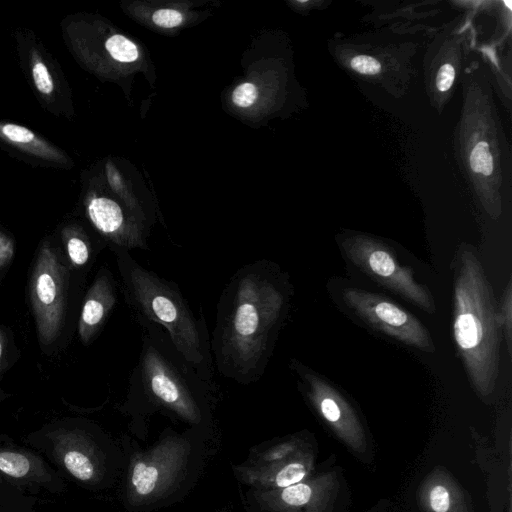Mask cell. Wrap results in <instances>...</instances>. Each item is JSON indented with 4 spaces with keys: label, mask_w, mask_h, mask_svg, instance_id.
I'll use <instances>...</instances> for the list:
<instances>
[{
    "label": "cell",
    "mask_w": 512,
    "mask_h": 512,
    "mask_svg": "<svg viewBox=\"0 0 512 512\" xmlns=\"http://www.w3.org/2000/svg\"><path fill=\"white\" fill-rule=\"evenodd\" d=\"M289 285L277 264L240 267L222 290L210 338L213 365L237 384L261 379L288 310Z\"/></svg>",
    "instance_id": "1"
},
{
    "label": "cell",
    "mask_w": 512,
    "mask_h": 512,
    "mask_svg": "<svg viewBox=\"0 0 512 512\" xmlns=\"http://www.w3.org/2000/svg\"><path fill=\"white\" fill-rule=\"evenodd\" d=\"M452 269L454 340L473 389L488 400L499 375L501 328L497 303L474 248H458Z\"/></svg>",
    "instance_id": "2"
},
{
    "label": "cell",
    "mask_w": 512,
    "mask_h": 512,
    "mask_svg": "<svg viewBox=\"0 0 512 512\" xmlns=\"http://www.w3.org/2000/svg\"><path fill=\"white\" fill-rule=\"evenodd\" d=\"M112 250L122 292L134 320L162 327L185 360L205 381L213 384V360L204 317L196 318L176 283L140 265L129 251Z\"/></svg>",
    "instance_id": "3"
},
{
    "label": "cell",
    "mask_w": 512,
    "mask_h": 512,
    "mask_svg": "<svg viewBox=\"0 0 512 512\" xmlns=\"http://www.w3.org/2000/svg\"><path fill=\"white\" fill-rule=\"evenodd\" d=\"M137 323L142 327L141 348L128 380L129 402L163 409L190 425L201 424L212 384L185 360L162 327Z\"/></svg>",
    "instance_id": "4"
},
{
    "label": "cell",
    "mask_w": 512,
    "mask_h": 512,
    "mask_svg": "<svg viewBox=\"0 0 512 512\" xmlns=\"http://www.w3.org/2000/svg\"><path fill=\"white\" fill-rule=\"evenodd\" d=\"M19 67L39 105L66 120L75 114L72 92L57 59L28 27L13 32Z\"/></svg>",
    "instance_id": "5"
},
{
    "label": "cell",
    "mask_w": 512,
    "mask_h": 512,
    "mask_svg": "<svg viewBox=\"0 0 512 512\" xmlns=\"http://www.w3.org/2000/svg\"><path fill=\"white\" fill-rule=\"evenodd\" d=\"M190 443L167 436L154 447L136 454L130 465L127 497L131 505H147L165 496L186 473Z\"/></svg>",
    "instance_id": "6"
},
{
    "label": "cell",
    "mask_w": 512,
    "mask_h": 512,
    "mask_svg": "<svg viewBox=\"0 0 512 512\" xmlns=\"http://www.w3.org/2000/svg\"><path fill=\"white\" fill-rule=\"evenodd\" d=\"M346 256L359 269L425 312L436 310L429 289L415 280L412 270L402 265L392 250L369 237H352L343 243Z\"/></svg>",
    "instance_id": "7"
},
{
    "label": "cell",
    "mask_w": 512,
    "mask_h": 512,
    "mask_svg": "<svg viewBox=\"0 0 512 512\" xmlns=\"http://www.w3.org/2000/svg\"><path fill=\"white\" fill-rule=\"evenodd\" d=\"M69 273L45 242L30 282V298L40 341L48 345L59 336L66 310Z\"/></svg>",
    "instance_id": "8"
},
{
    "label": "cell",
    "mask_w": 512,
    "mask_h": 512,
    "mask_svg": "<svg viewBox=\"0 0 512 512\" xmlns=\"http://www.w3.org/2000/svg\"><path fill=\"white\" fill-rule=\"evenodd\" d=\"M342 297L345 304L374 329L421 351H435L427 328L414 315L394 302L354 287L345 288Z\"/></svg>",
    "instance_id": "9"
},
{
    "label": "cell",
    "mask_w": 512,
    "mask_h": 512,
    "mask_svg": "<svg viewBox=\"0 0 512 512\" xmlns=\"http://www.w3.org/2000/svg\"><path fill=\"white\" fill-rule=\"evenodd\" d=\"M313 469L314 456L298 439L280 442L235 467L241 481L257 490L286 488L310 476Z\"/></svg>",
    "instance_id": "10"
},
{
    "label": "cell",
    "mask_w": 512,
    "mask_h": 512,
    "mask_svg": "<svg viewBox=\"0 0 512 512\" xmlns=\"http://www.w3.org/2000/svg\"><path fill=\"white\" fill-rule=\"evenodd\" d=\"M305 396L335 435L350 449L363 454L368 449L363 425L344 396L322 376L292 360Z\"/></svg>",
    "instance_id": "11"
},
{
    "label": "cell",
    "mask_w": 512,
    "mask_h": 512,
    "mask_svg": "<svg viewBox=\"0 0 512 512\" xmlns=\"http://www.w3.org/2000/svg\"><path fill=\"white\" fill-rule=\"evenodd\" d=\"M338 491L336 473L326 471L286 488L258 490L256 498L268 512H332Z\"/></svg>",
    "instance_id": "12"
},
{
    "label": "cell",
    "mask_w": 512,
    "mask_h": 512,
    "mask_svg": "<svg viewBox=\"0 0 512 512\" xmlns=\"http://www.w3.org/2000/svg\"><path fill=\"white\" fill-rule=\"evenodd\" d=\"M49 454L72 478L86 484L101 480L100 453L92 438L80 429H57L47 435Z\"/></svg>",
    "instance_id": "13"
},
{
    "label": "cell",
    "mask_w": 512,
    "mask_h": 512,
    "mask_svg": "<svg viewBox=\"0 0 512 512\" xmlns=\"http://www.w3.org/2000/svg\"><path fill=\"white\" fill-rule=\"evenodd\" d=\"M0 148L33 166L61 170L74 167L65 150L38 132L14 122L0 120Z\"/></svg>",
    "instance_id": "14"
},
{
    "label": "cell",
    "mask_w": 512,
    "mask_h": 512,
    "mask_svg": "<svg viewBox=\"0 0 512 512\" xmlns=\"http://www.w3.org/2000/svg\"><path fill=\"white\" fill-rule=\"evenodd\" d=\"M84 205L89 221L112 248L129 252L132 249L149 250L146 235L141 229L127 224L125 214L115 200L90 192Z\"/></svg>",
    "instance_id": "15"
},
{
    "label": "cell",
    "mask_w": 512,
    "mask_h": 512,
    "mask_svg": "<svg viewBox=\"0 0 512 512\" xmlns=\"http://www.w3.org/2000/svg\"><path fill=\"white\" fill-rule=\"evenodd\" d=\"M0 478L24 485L58 488L60 478L31 450L0 444Z\"/></svg>",
    "instance_id": "16"
},
{
    "label": "cell",
    "mask_w": 512,
    "mask_h": 512,
    "mask_svg": "<svg viewBox=\"0 0 512 512\" xmlns=\"http://www.w3.org/2000/svg\"><path fill=\"white\" fill-rule=\"evenodd\" d=\"M117 303V287L113 275L102 269L88 289L82 305L78 333L81 341L89 343L100 330Z\"/></svg>",
    "instance_id": "17"
},
{
    "label": "cell",
    "mask_w": 512,
    "mask_h": 512,
    "mask_svg": "<svg viewBox=\"0 0 512 512\" xmlns=\"http://www.w3.org/2000/svg\"><path fill=\"white\" fill-rule=\"evenodd\" d=\"M418 496L424 512H473L465 491L449 472L440 467L423 479Z\"/></svg>",
    "instance_id": "18"
},
{
    "label": "cell",
    "mask_w": 512,
    "mask_h": 512,
    "mask_svg": "<svg viewBox=\"0 0 512 512\" xmlns=\"http://www.w3.org/2000/svg\"><path fill=\"white\" fill-rule=\"evenodd\" d=\"M61 237L74 267L85 266L92 257L93 248L86 234L75 224L62 228Z\"/></svg>",
    "instance_id": "19"
},
{
    "label": "cell",
    "mask_w": 512,
    "mask_h": 512,
    "mask_svg": "<svg viewBox=\"0 0 512 512\" xmlns=\"http://www.w3.org/2000/svg\"><path fill=\"white\" fill-rule=\"evenodd\" d=\"M104 49L109 56L119 62H133L138 58L135 44L119 34L109 36L104 42Z\"/></svg>",
    "instance_id": "20"
},
{
    "label": "cell",
    "mask_w": 512,
    "mask_h": 512,
    "mask_svg": "<svg viewBox=\"0 0 512 512\" xmlns=\"http://www.w3.org/2000/svg\"><path fill=\"white\" fill-rule=\"evenodd\" d=\"M498 321L503 332L507 350L511 354L512 342V284L509 279L498 308Z\"/></svg>",
    "instance_id": "21"
},
{
    "label": "cell",
    "mask_w": 512,
    "mask_h": 512,
    "mask_svg": "<svg viewBox=\"0 0 512 512\" xmlns=\"http://www.w3.org/2000/svg\"><path fill=\"white\" fill-rule=\"evenodd\" d=\"M470 167L475 173H481L485 176L492 174L493 158L487 142L481 141L472 149L470 154Z\"/></svg>",
    "instance_id": "22"
},
{
    "label": "cell",
    "mask_w": 512,
    "mask_h": 512,
    "mask_svg": "<svg viewBox=\"0 0 512 512\" xmlns=\"http://www.w3.org/2000/svg\"><path fill=\"white\" fill-rule=\"evenodd\" d=\"M350 66L356 72L365 75H376L382 69L380 62L368 55H357L353 57L350 61Z\"/></svg>",
    "instance_id": "23"
},
{
    "label": "cell",
    "mask_w": 512,
    "mask_h": 512,
    "mask_svg": "<svg viewBox=\"0 0 512 512\" xmlns=\"http://www.w3.org/2000/svg\"><path fill=\"white\" fill-rule=\"evenodd\" d=\"M257 98V89L250 82L237 86L232 93V101L239 107L251 106Z\"/></svg>",
    "instance_id": "24"
},
{
    "label": "cell",
    "mask_w": 512,
    "mask_h": 512,
    "mask_svg": "<svg viewBox=\"0 0 512 512\" xmlns=\"http://www.w3.org/2000/svg\"><path fill=\"white\" fill-rule=\"evenodd\" d=\"M152 18L155 24L165 28L178 26L182 22V15L174 9L157 10Z\"/></svg>",
    "instance_id": "25"
},
{
    "label": "cell",
    "mask_w": 512,
    "mask_h": 512,
    "mask_svg": "<svg viewBox=\"0 0 512 512\" xmlns=\"http://www.w3.org/2000/svg\"><path fill=\"white\" fill-rule=\"evenodd\" d=\"M455 79V69L451 64L442 65L437 73L436 86L440 92L448 91Z\"/></svg>",
    "instance_id": "26"
},
{
    "label": "cell",
    "mask_w": 512,
    "mask_h": 512,
    "mask_svg": "<svg viewBox=\"0 0 512 512\" xmlns=\"http://www.w3.org/2000/svg\"><path fill=\"white\" fill-rule=\"evenodd\" d=\"M14 254V243L5 233L0 231V270L10 262Z\"/></svg>",
    "instance_id": "27"
},
{
    "label": "cell",
    "mask_w": 512,
    "mask_h": 512,
    "mask_svg": "<svg viewBox=\"0 0 512 512\" xmlns=\"http://www.w3.org/2000/svg\"><path fill=\"white\" fill-rule=\"evenodd\" d=\"M106 175L108 183L112 189L119 192L122 189L121 178L116 168L110 162L106 164Z\"/></svg>",
    "instance_id": "28"
},
{
    "label": "cell",
    "mask_w": 512,
    "mask_h": 512,
    "mask_svg": "<svg viewBox=\"0 0 512 512\" xmlns=\"http://www.w3.org/2000/svg\"><path fill=\"white\" fill-rule=\"evenodd\" d=\"M4 345H5V338H4L2 331H0V363H1V360L3 357V353H4Z\"/></svg>",
    "instance_id": "29"
}]
</instances>
